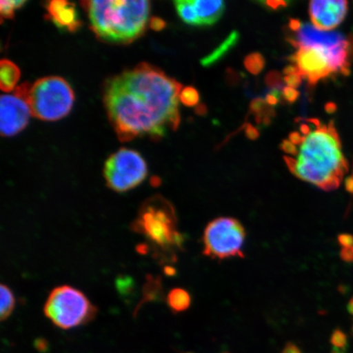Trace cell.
Wrapping results in <instances>:
<instances>
[{
	"label": "cell",
	"instance_id": "484cf974",
	"mask_svg": "<svg viewBox=\"0 0 353 353\" xmlns=\"http://www.w3.org/2000/svg\"><path fill=\"white\" fill-rule=\"evenodd\" d=\"M299 92L295 88L285 87L282 90V97L290 103H294L299 98Z\"/></svg>",
	"mask_w": 353,
	"mask_h": 353
},
{
	"label": "cell",
	"instance_id": "83f0119b",
	"mask_svg": "<svg viewBox=\"0 0 353 353\" xmlns=\"http://www.w3.org/2000/svg\"><path fill=\"white\" fill-rule=\"evenodd\" d=\"M282 97V92L280 90H272L266 96V103L270 107H274L280 103Z\"/></svg>",
	"mask_w": 353,
	"mask_h": 353
},
{
	"label": "cell",
	"instance_id": "2e32d148",
	"mask_svg": "<svg viewBox=\"0 0 353 353\" xmlns=\"http://www.w3.org/2000/svg\"><path fill=\"white\" fill-rule=\"evenodd\" d=\"M21 77L19 66L10 60L3 59L0 63V88L3 92L14 90Z\"/></svg>",
	"mask_w": 353,
	"mask_h": 353
},
{
	"label": "cell",
	"instance_id": "603a6c76",
	"mask_svg": "<svg viewBox=\"0 0 353 353\" xmlns=\"http://www.w3.org/2000/svg\"><path fill=\"white\" fill-rule=\"evenodd\" d=\"M265 83L271 88V90H280L283 86L281 74L278 72H270L265 77Z\"/></svg>",
	"mask_w": 353,
	"mask_h": 353
},
{
	"label": "cell",
	"instance_id": "5bb4252c",
	"mask_svg": "<svg viewBox=\"0 0 353 353\" xmlns=\"http://www.w3.org/2000/svg\"><path fill=\"white\" fill-rule=\"evenodd\" d=\"M201 26L214 25L222 17L226 3L220 0H194Z\"/></svg>",
	"mask_w": 353,
	"mask_h": 353
},
{
	"label": "cell",
	"instance_id": "7a4b0ae2",
	"mask_svg": "<svg viewBox=\"0 0 353 353\" xmlns=\"http://www.w3.org/2000/svg\"><path fill=\"white\" fill-rule=\"evenodd\" d=\"M284 160L297 178L327 192L339 187L348 170L334 121L317 125L306 137L297 159Z\"/></svg>",
	"mask_w": 353,
	"mask_h": 353
},
{
	"label": "cell",
	"instance_id": "9c48e42d",
	"mask_svg": "<svg viewBox=\"0 0 353 353\" xmlns=\"http://www.w3.org/2000/svg\"><path fill=\"white\" fill-rule=\"evenodd\" d=\"M147 176V163L134 150L121 148L105 163V183L114 192L130 191L142 183Z\"/></svg>",
	"mask_w": 353,
	"mask_h": 353
},
{
	"label": "cell",
	"instance_id": "ffe728a7",
	"mask_svg": "<svg viewBox=\"0 0 353 353\" xmlns=\"http://www.w3.org/2000/svg\"><path fill=\"white\" fill-rule=\"evenodd\" d=\"M244 64L248 72L252 74H259L264 68L265 59L259 52H253L245 57Z\"/></svg>",
	"mask_w": 353,
	"mask_h": 353
},
{
	"label": "cell",
	"instance_id": "8fae6325",
	"mask_svg": "<svg viewBox=\"0 0 353 353\" xmlns=\"http://www.w3.org/2000/svg\"><path fill=\"white\" fill-rule=\"evenodd\" d=\"M347 10L348 3L344 0H315L309 3V15L313 26L324 32L341 25Z\"/></svg>",
	"mask_w": 353,
	"mask_h": 353
},
{
	"label": "cell",
	"instance_id": "52a82bcc",
	"mask_svg": "<svg viewBox=\"0 0 353 353\" xmlns=\"http://www.w3.org/2000/svg\"><path fill=\"white\" fill-rule=\"evenodd\" d=\"M347 41L334 46L300 48L291 57L303 79L311 85L327 78L331 74L350 72Z\"/></svg>",
	"mask_w": 353,
	"mask_h": 353
},
{
	"label": "cell",
	"instance_id": "3957f363",
	"mask_svg": "<svg viewBox=\"0 0 353 353\" xmlns=\"http://www.w3.org/2000/svg\"><path fill=\"white\" fill-rule=\"evenodd\" d=\"M96 37L105 42L128 44L142 37L148 23L147 0H94L83 1Z\"/></svg>",
	"mask_w": 353,
	"mask_h": 353
},
{
	"label": "cell",
	"instance_id": "d590c367",
	"mask_svg": "<svg viewBox=\"0 0 353 353\" xmlns=\"http://www.w3.org/2000/svg\"><path fill=\"white\" fill-rule=\"evenodd\" d=\"M196 113L199 116H204L207 113V108L205 104H200L196 105Z\"/></svg>",
	"mask_w": 353,
	"mask_h": 353
},
{
	"label": "cell",
	"instance_id": "cb8c5ba5",
	"mask_svg": "<svg viewBox=\"0 0 353 353\" xmlns=\"http://www.w3.org/2000/svg\"><path fill=\"white\" fill-rule=\"evenodd\" d=\"M147 285V288L145 289L147 291V293L144 294L145 299L153 300L158 298V294L161 288V282L151 278V281H149Z\"/></svg>",
	"mask_w": 353,
	"mask_h": 353
},
{
	"label": "cell",
	"instance_id": "1f68e13d",
	"mask_svg": "<svg viewBox=\"0 0 353 353\" xmlns=\"http://www.w3.org/2000/svg\"><path fill=\"white\" fill-rule=\"evenodd\" d=\"M245 132L247 138L250 140H256L258 139L259 137V132L255 127L250 123H247L245 126Z\"/></svg>",
	"mask_w": 353,
	"mask_h": 353
},
{
	"label": "cell",
	"instance_id": "5b68a950",
	"mask_svg": "<svg viewBox=\"0 0 353 353\" xmlns=\"http://www.w3.org/2000/svg\"><path fill=\"white\" fill-rule=\"evenodd\" d=\"M43 312L57 327L69 330L94 320L98 308L81 290L65 285L51 291Z\"/></svg>",
	"mask_w": 353,
	"mask_h": 353
},
{
	"label": "cell",
	"instance_id": "f35d334b",
	"mask_svg": "<svg viewBox=\"0 0 353 353\" xmlns=\"http://www.w3.org/2000/svg\"><path fill=\"white\" fill-rule=\"evenodd\" d=\"M326 110H327V112H334V105L333 104H328L327 105H326Z\"/></svg>",
	"mask_w": 353,
	"mask_h": 353
},
{
	"label": "cell",
	"instance_id": "4316f807",
	"mask_svg": "<svg viewBox=\"0 0 353 353\" xmlns=\"http://www.w3.org/2000/svg\"><path fill=\"white\" fill-rule=\"evenodd\" d=\"M330 341L335 347L341 348L346 345L345 335L339 330L334 331L332 336H331Z\"/></svg>",
	"mask_w": 353,
	"mask_h": 353
},
{
	"label": "cell",
	"instance_id": "e575fe53",
	"mask_svg": "<svg viewBox=\"0 0 353 353\" xmlns=\"http://www.w3.org/2000/svg\"><path fill=\"white\" fill-rule=\"evenodd\" d=\"M303 24L298 19H290L289 22V28L291 32L297 33L301 29Z\"/></svg>",
	"mask_w": 353,
	"mask_h": 353
},
{
	"label": "cell",
	"instance_id": "f546056e",
	"mask_svg": "<svg viewBox=\"0 0 353 353\" xmlns=\"http://www.w3.org/2000/svg\"><path fill=\"white\" fill-rule=\"evenodd\" d=\"M259 3L263 4L265 7H268L272 10H277L281 8H285L289 6V1H260Z\"/></svg>",
	"mask_w": 353,
	"mask_h": 353
},
{
	"label": "cell",
	"instance_id": "30bf717a",
	"mask_svg": "<svg viewBox=\"0 0 353 353\" xmlns=\"http://www.w3.org/2000/svg\"><path fill=\"white\" fill-rule=\"evenodd\" d=\"M29 83L16 88L14 94L3 95L0 101V131L2 137H12L28 126L32 110L28 101Z\"/></svg>",
	"mask_w": 353,
	"mask_h": 353
},
{
	"label": "cell",
	"instance_id": "e0dca14e",
	"mask_svg": "<svg viewBox=\"0 0 353 353\" xmlns=\"http://www.w3.org/2000/svg\"><path fill=\"white\" fill-rule=\"evenodd\" d=\"M167 303L175 313L186 311L191 306V295L186 290L174 288L168 294Z\"/></svg>",
	"mask_w": 353,
	"mask_h": 353
},
{
	"label": "cell",
	"instance_id": "ac0fdd59",
	"mask_svg": "<svg viewBox=\"0 0 353 353\" xmlns=\"http://www.w3.org/2000/svg\"><path fill=\"white\" fill-rule=\"evenodd\" d=\"M174 6L180 19L185 23L191 26H201L200 20L192 0H178L174 1Z\"/></svg>",
	"mask_w": 353,
	"mask_h": 353
},
{
	"label": "cell",
	"instance_id": "ba28073f",
	"mask_svg": "<svg viewBox=\"0 0 353 353\" xmlns=\"http://www.w3.org/2000/svg\"><path fill=\"white\" fill-rule=\"evenodd\" d=\"M246 232L240 221L231 217L212 220L203 234V254L213 259L244 258Z\"/></svg>",
	"mask_w": 353,
	"mask_h": 353
},
{
	"label": "cell",
	"instance_id": "9a60e30c",
	"mask_svg": "<svg viewBox=\"0 0 353 353\" xmlns=\"http://www.w3.org/2000/svg\"><path fill=\"white\" fill-rule=\"evenodd\" d=\"M240 33L234 30L219 46L212 51L210 54L203 57L201 63L205 68L217 63L223 59L234 47H235L240 39Z\"/></svg>",
	"mask_w": 353,
	"mask_h": 353
},
{
	"label": "cell",
	"instance_id": "ab89813d",
	"mask_svg": "<svg viewBox=\"0 0 353 353\" xmlns=\"http://www.w3.org/2000/svg\"><path fill=\"white\" fill-rule=\"evenodd\" d=\"M223 353H228V352H223Z\"/></svg>",
	"mask_w": 353,
	"mask_h": 353
},
{
	"label": "cell",
	"instance_id": "6da1fadb",
	"mask_svg": "<svg viewBox=\"0 0 353 353\" xmlns=\"http://www.w3.org/2000/svg\"><path fill=\"white\" fill-rule=\"evenodd\" d=\"M183 85L160 68L137 65L105 83L103 100L119 140L148 137L158 141L180 125L179 96Z\"/></svg>",
	"mask_w": 353,
	"mask_h": 353
},
{
	"label": "cell",
	"instance_id": "d4e9b609",
	"mask_svg": "<svg viewBox=\"0 0 353 353\" xmlns=\"http://www.w3.org/2000/svg\"><path fill=\"white\" fill-rule=\"evenodd\" d=\"M302 77L299 72L288 74L284 78L287 87L296 88L301 85Z\"/></svg>",
	"mask_w": 353,
	"mask_h": 353
},
{
	"label": "cell",
	"instance_id": "f1b7e54d",
	"mask_svg": "<svg viewBox=\"0 0 353 353\" xmlns=\"http://www.w3.org/2000/svg\"><path fill=\"white\" fill-rule=\"evenodd\" d=\"M281 149L284 152L291 154V156H297L298 154L296 147L290 140H284L281 144Z\"/></svg>",
	"mask_w": 353,
	"mask_h": 353
},
{
	"label": "cell",
	"instance_id": "74e56055",
	"mask_svg": "<svg viewBox=\"0 0 353 353\" xmlns=\"http://www.w3.org/2000/svg\"><path fill=\"white\" fill-rule=\"evenodd\" d=\"M165 274L168 276H173L175 274V269L170 267H166L165 269Z\"/></svg>",
	"mask_w": 353,
	"mask_h": 353
},
{
	"label": "cell",
	"instance_id": "7c38bea8",
	"mask_svg": "<svg viewBox=\"0 0 353 353\" xmlns=\"http://www.w3.org/2000/svg\"><path fill=\"white\" fill-rule=\"evenodd\" d=\"M346 41L341 34L324 32L309 23L303 24L294 37L289 39L294 46L299 48L334 46Z\"/></svg>",
	"mask_w": 353,
	"mask_h": 353
},
{
	"label": "cell",
	"instance_id": "d6986e66",
	"mask_svg": "<svg viewBox=\"0 0 353 353\" xmlns=\"http://www.w3.org/2000/svg\"><path fill=\"white\" fill-rule=\"evenodd\" d=\"M1 291V310H0V319L3 321L10 317L15 307V298L10 287L2 284L0 286Z\"/></svg>",
	"mask_w": 353,
	"mask_h": 353
},
{
	"label": "cell",
	"instance_id": "277c9868",
	"mask_svg": "<svg viewBox=\"0 0 353 353\" xmlns=\"http://www.w3.org/2000/svg\"><path fill=\"white\" fill-rule=\"evenodd\" d=\"M131 228L163 253L171 254L182 249L183 236L176 227L175 210L161 196H154L143 202Z\"/></svg>",
	"mask_w": 353,
	"mask_h": 353
},
{
	"label": "cell",
	"instance_id": "8d00e7d4",
	"mask_svg": "<svg viewBox=\"0 0 353 353\" xmlns=\"http://www.w3.org/2000/svg\"><path fill=\"white\" fill-rule=\"evenodd\" d=\"M300 131H301L302 134L304 136H307L308 134H310L311 129L310 127H309L307 123H302V125H300Z\"/></svg>",
	"mask_w": 353,
	"mask_h": 353
},
{
	"label": "cell",
	"instance_id": "7402d4cb",
	"mask_svg": "<svg viewBox=\"0 0 353 353\" xmlns=\"http://www.w3.org/2000/svg\"><path fill=\"white\" fill-rule=\"evenodd\" d=\"M179 100L186 107H195L200 101V95L195 88L186 87L181 91Z\"/></svg>",
	"mask_w": 353,
	"mask_h": 353
},
{
	"label": "cell",
	"instance_id": "4dcf8cb0",
	"mask_svg": "<svg viewBox=\"0 0 353 353\" xmlns=\"http://www.w3.org/2000/svg\"><path fill=\"white\" fill-rule=\"evenodd\" d=\"M150 26L156 32H160L163 29L165 28L166 22L160 19V17H153L151 19H150Z\"/></svg>",
	"mask_w": 353,
	"mask_h": 353
},
{
	"label": "cell",
	"instance_id": "8992f818",
	"mask_svg": "<svg viewBox=\"0 0 353 353\" xmlns=\"http://www.w3.org/2000/svg\"><path fill=\"white\" fill-rule=\"evenodd\" d=\"M28 101L32 117L43 121H55L70 113L74 94L63 78L48 77L30 85Z\"/></svg>",
	"mask_w": 353,
	"mask_h": 353
},
{
	"label": "cell",
	"instance_id": "4fadbf2b",
	"mask_svg": "<svg viewBox=\"0 0 353 353\" xmlns=\"http://www.w3.org/2000/svg\"><path fill=\"white\" fill-rule=\"evenodd\" d=\"M46 19L52 21L60 29L74 32L82 26L76 4L73 3L65 0H52L46 3Z\"/></svg>",
	"mask_w": 353,
	"mask_h": 353
},
{
	"label": "cell",
	"instance_id": "836d02e7",
	"mask_svg": "<svg viewBox=\"0 0 353 353\" xmlns=\"http://www.w3.org/2000/svg\"><path fill=\"white\" fill-rule=\"evenodd\" d=\"M281 353H303L301 350L293 343H288Z\"/></svg>",
	"mask_w": 353,
	"mask_h": 353
},
{
	"label": "cell",
	"instance_id": "44dd1931",
	"mask_svg": "<svg viewBox=\"0 0 353 353\" xmlns=\"http://www.w3.org/2000/svg\"><path fill=\"white\" fill-rule=\"evenodd\" d=\"M24 0H1L0 1V13H1V19H12L14 17L15 10L26 4Z\"/></svg>",
	"mask_w": 353,
	"mask_h": 353
},
{
	"label": "cell",
	"instance_id": "d6a6232c",
	"mask_svg": "<svg viewBox=\"0 0 353 353\" xmlns=\"http://www.w3.org/2000/svg\"><path fill=\"white\" fill-rule=\"evenodd\" d=\"M306 137H303L298 132H293L289 136V139L291 143L294 145L303 144L305 141Z\"/></svg>",
	"mask_w": 353,
	"mask_h": 353
}]
</instances>
